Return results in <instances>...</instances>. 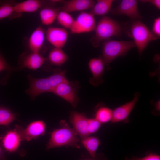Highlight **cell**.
<instances>
[{"label":"cell","instance_id":"6da1fadb","mask_svg":"<svg viewBox=\"0 0 160 160\" xmlns=\"http://www.w3.org/2000/svg\"><path fill=\"white\" fill-rule=\"evenodd\" d=\"M124 30L121 23L110 17L103 16L96 24L95 35L90 41L94 47H97L101 42L120 36Z\"/></svg>","mask_w":160,"mask_h":160},{"label":"cell","instance_id":"7a4b0ae2","mask_svg":"<svg viewBox=\"0 0 160 160\" xmlns=\"http://www.w3.org/2000/svg\"><path fill=\"white\" fill-rule=\"evenodd\" d=\"M60 128L54 130L51 133V137L47 144L46 149L68 146L79 148L78 145L79 139L73 128H71L65 120H61Z\"/></svg>","mask_w":160,"mask_h":160},{"label":"cell","instance_id":"3957f363","mask_svg":"<svg viewBox=\"0 0 160 160\" xmlns=\"http://www.w3.org/2000/svg\"><path fill=\"white\" fill-rule=\"evenodd\" d=\"M135 47L133 41L110 39L105 41L103 44L102 57L106 69H110V64L113 60L120 56H125L128 51Z\"/></svg>","mask_w":160,"mask_h":160},{"label":"cell","instance_id":"277c9868","mask_svg":"<svg viewBox=\"0 0 160 160\" xmlns=\"http://www.w3.org/2000/svg\"><path fill=\"white\" fill-rule=\"evenodd\" d=\"M129 34L134 40L140 57L151 41L157 39L146 25L138 20L132 23Z\"/></svg>","mask_w":160,"mask_h":160},{"label":"cell","instance_id":"5b68a950","mask_svg":"<svg viewBox=\"0 0 160 160\" xmlns=\"http://www.w3.org/2000/svg\"><path fill=\"white\" fill-rule=\"evenodd\" d=\"M79 87L78 82L69 81L56 86L53 89L52 92L65 100L75 108L79 100L78 92Z\"/></svg>","mask_w":160,"mask_h":160},{"label":"cell","instance_id":"8992f818","mask_svg":"<svg viewBox=\"0 0 160 160\" xmlns=\"http://www.w3.org/2000/svg\"><path fill=\"white\" fill-rule=\"evenodd\" d=\"M96 26L94 16L90 12H82L74 19L70 30L73 34L89 33L94 31Z\"/></svg>","mask_w":160,"mask_h":160},{"label":"cell","instance_id":"52a82bcc","mask_svg":"<svg viewBox=\"0 0 160 160\" xmlns=\"http://www.w3.org/2000/svg\"><path fill=\"white\" fill-rule=\"evenodd\" d=\"M46 127V124L43 121L38 120L31 122L25 128L15 125V129L20 135L22 141H29L44 135Z\"/></svg>","mask_w":160,"mask_h":160},{"label":"cell","instance_id":"ba28073f","mask_svg":"<svg viewBox=\"0 0 160 160\" xmlns=\"http://www.w3.org/2000/svg\"><path fill=\"white\" fill-rule=\"evenodd\" d=\"M28 78L29 82V87L25 92L31 96L32 99H34L42 93L52 92L53 88L48 77L38 78L29 75Z\"/></svg>","mask_w":160,"mask_h":160},{"label":"cell","instance_id":"9c48e42d","mask_svg":"<svg viewBox=\"0 0 160 160\" xmlns=\"http://www.w3.org/2000/svg\"><path fill=\"white\" fill-rule=\"evenodd\" d=\"M140 95V92H135L134 98L132 100L113 110V117L111 122L113 123L120 122L129 123V116L137 102Z\"/></svg>","mask_w":160,"mask_h":160},{"label":"cell","instance_id":"30bf717a","mask_svg":"<svg viewBox=\"0 0 160 160\" xmlns=\"http://www.w3.org/2000/svg\"><path fill=\"white\" fill-rule=\"evenodd\" d=\"M110 13L115 15H124L133 19L142 18L136 0H123L116 7L111 9Z\"/></svg>","mask_w":160,"mask_h":160},{"label":"cell","instance_id":"8fae6325","mask_svg":"<svg viewBox=\"0 0 160 160\" xmlns=\"http://www.w3.org/2000/svg\"><path fill=\"white\" fill-rule=\"evenodd\" d=\"M88 119L84 113L71 111L69 121L73 126V128L82 140L89 136Z\"/></svg>","mask_w":160,"mask_h":160},{"label":"cell","instance_id":"7c38bea8","mask_svg":"<svg viewBox=\"0 0 160 160\" xmlns=\"http://www.w3.org/2000/svg\"><path fill=\"white\" fill-rule=\"evenodd\" d=\"M88 67L92 76L89 79L90 84L97 86L102 84L105 65L102 57L91 59L88 63Z\"/></svg>","mask_w":160,"mask_h":160},{"label":"cell","instance_id":"4fadbf2b","mask_svg":"<svg viewBox=\"0 0 160 160\" xmlns=\"http://www.w3.org/2000/svg\"><path fill=\"white\" fill-rule=\"evenodd\" d=\"M46 37L47 41L55 48L62 49L67 42L68 33L64 28L50 27L47 29Z\"/></svg>","mask_w":160,"mask_h":160},{"label":"cell","instance_id":"5bb4252c","mask_svg":"<svg viewBox=\"0 0 160 160\" xmlns=\"http://www.w3.org/2000/svg\"><path fill=\"white\" fill-rule=\"evenodd\" d=\"M21 141L20 135L15 129L8 131L0 139V144L5 152L13 153L18 151Z\"/></svg>","mask_w":160,"mask_h":160},{"label":"cell","instance_id":"9a60e30c","mask_svg":"<svg viewBox=\"0 0 160 160\" xmlns=\"http://www.w3.org/2000/svg\"><path fill=\"white\" fill-rule=\"evenodd\" d=\"M95 3L92 0H71L65 2L62 10L68 13L91 9Z\"/></svg>","mask_w":160,"mask_h":160},{"label":"cell","instance_id":"2e32d148","mask_svg":"<svg viewBox=\"0 0 160 160\" xmlns=\"http://www.w3.org/2000/svg\"><path fill=\"white\" fill-rule=\"evenodd\" d=\"M44 33L40 26L37 27L31 34L28 40V46L32 52L39 53L44 39Z\"/></svg>","mask_w":160,"mask_h":160},{"label":"cell","instance_id":"e0dca14e","mask_svg":"<svg viewBox=\"0 0 160 160\" xmlns=\"http://www.w3.org/2000/svg\"><path fill=\"white\" fill-rule=\"evenodd\" d=\"M47 60L39 53L32 52L23 59L21 67L35 70L41 67Z\"/></svg>","mask_w":160,"mask_h":160},{"label":"cell","instance_id":"ac0fdd59","mask_svg":"<svg viewBox=\"0 0 160 160\" xmlns=\"http://www.w3.org/2000/svg\"><path fill=\"white\" fill-rule=\"evenodd\" d=\"M42 4L41 1L39 0H27L16 4L13 6L14 13L35 12L40 8Z\"/></svg>","mask_w":160,"mask_h":160},{"label":"cell","instance_id":"d6986e66","mask_svg":"<svg viewBox=\"0 0 160 160\" xmlns=\"http://www.w3.org/2000/svg\"><path fill=\"white\" fill-rule=\"evenodd\" d=\"M94 112V118L101 124L111 122L113 110L106 106L103 103H99L95 107Z\"/></svg>","mask_w":160,"mask_h":160},{"label":"cell","instance_id":"ffe728a7","mask_svg":"<svg viewBox=\"0 0 160 160\" xmlns=\"http://www.w3.org/2000/svg\"><path fill=\"white\" fill-rule=\"evenodd\" d=\"M60 9L59 8L45 7L42 9L39 16L42 23L48 25L52 24L56 19Z\"/></svg>","mask_w":160,"mask_h":160},{"label":"cell","instance_id":"44dd1931","mask_svg":"<svg viewBox=\"0 0 160 160\" xmlns=\"http://www.w3.org/2000/svg\"><path fill=\"white\" fill-rule=\"evenodd\" d=\"M113 0H98L91 9L90 12L94 16H104L110 12Z\"/></svg>","mask_w":160,"mask_h":160},{"label":"cell","instance_id":"7402d4cb","mask_svg":"<svg viewBox=\"0 0 160 160\" xmlns=\"http://www.w3.org/2000/svg\"><path fill=\"white\" fill-rule=\"evenodd\" d=\"M68 57L62 49L54 48L49 52L48 59L53 65L60 67L68 59Z\"/></svg>","mask_w":160,"mask_h":160},{"label":"cell","instance_id":"603a6c76","mask_svg":"<svg viewBox=\"0 0 160 160\" xmlns=\"http://www.w3.org/2000/svg\"><path fill=\"white\" fill-rule=\"evenodd\" d=\"M81 140L82 144L88 153L91 156L94 157L98 148L100 144L99 138L95 136H88Z\"/></svg>","mask_w":160,"mask_h":160},{"label":"cell","instance_id":"cb8c5ba5","mask_svg":"<svg viewBox=\"0 0 160 160\" xmlns=\"http://www.w3.org/2000/svg\"><path fill=\"white\" fill-rule=\"evenodd\" d=\"M66 72L65 70L56 69L54 70L53 73L48 77L53 89L60 84L69 82L65 76Z\"/></svg>","mask_w":160,"mask_h":160},{"label":"cell","instance_id":"d4e9b609","mask_svg":"<svg viewBox=\"0 0 160 160\" xmlns=\"http://www.w3.org/2000/svg\"><path fill=\"white\" fill-rule=\"evenodd\" d=\"M15 120L16 115L9 108L0 106V125L8 126Z\"/></svg>","mask_w":160,"mask_h":160},{"label":"cell","instance_id":"484cf974","mask_svg":"<svg viewBox=\"0 0 160 160\" xmlns=\"http://www.w3.org/2000/svg\"><path fill=\"white\" fill-rule=\"evenodd\" d=\"M58 24L65 28L69 30L74 20L72 16L66 12L62 10L58 13L57 18Z\"/></svg>","mask_w":160,"mask_h":160},{"label":"cell","instance_id":"4316f807","mask_svg":"<svg viewBox=\"0 0 160 160\" xmlns=\"http://www.w3.org/2000/svg\"><path fill=\"white\" fill-rule=\"evenodd\" d=\"M13 6L7 1L0 3V20L9 17L14 13Z\"/></svg>","mask_w":160,"mask_h":160},{"label":"cell","instance_id":"83f0119b","mask_svg":"<svg viewBox=\"0 0 160 160\" xmlns=\"http://www.w3.org/2000/svg\"><path fill=\"white\" fill-rule=\"evenodd\" d=\"M19 67H13L8 64L3 56L0 49V72L2 71L11 72L22 68Z\"/></svg>","mask_w":160,"mask_h":160},{"label":"cell","instance_id":"f1b7e54d","mask_svg":"<svg viewBox=\"0 0 160 160\" xmlns=\"http://www.w3.org/2000/svg\"><path fill=\"white\" fill-rule=\"evenodd\" d=\"M124 160H160V156L156 153L148 152L143 157L132 156L129 158L126 156Z\"/></svg>","mask_w":160,"mask_h":160},{"label":"cell","instance_id":"f546056e","mask_svg":"<svg viewBox=\"0 0 160 160\" xmlns=\"http://www.w3.org/2000/svg\"><path fill=\"white\" fill-rule=\"evenodd\" d=\"M88 123L89 135L96 132L100 128L102 124L95 118L88 119Z\"/></svg>","mask_w":160,"mask_h":160},{"label":"cell","instance_id":"4dcf8cb0","mask_svg":"<svg viewBox=\"0 0 160 160\" xmlns=\"http://www.w3.org/2000/svg\"><path fill=\"white\" fill-rule=\"evenodd\" d=\"M79 160H111L102 153H96L95 156L93 157L88 153L83 154Z\"/></svg>","mask_w":160,"mask_h":160},{"label":"cell","instance_id":"1f68e13d","mask_svg":"<svg viewBox=\"0 0 160 160\" xmlns=\"http://www.w3.org/2000/svg\"><path fill=\"white\" fill-rule=\"evenodd\" d=\"M153 35L157 39L160 37V17H159L156 18L154 21L152 30L151 31Z\"/></svg>","mask_w":160,"mask_h":160},{"label":"cell","instance_id":"d6a6232c","mask_svg":"<svg viewBox=\"0 0 160 160\" xmlns=\"http://www.w3.org/2000/svg\"><path fill=\"white\" fill-rule=\"evenodd\" d=\"M151 103L153 104L154 108L152 111V113L154 115H159L160 114V101L157 102L151 101Z\"/></svg>","mask_w":160,"mask_h":160},{"label":"cell","instance_id":"836d02e7","mask_svg":"<svg viewBox=\"0 0 160 160\" xmlns=\"http://www.w3.org/2000/svg\"><path fill=\"white\" fill-rule=\"evenodd\" d=\"M143 3H148L155 6L159 10L160 9V0H140Z\"/></svg>","mask_w":160,"mask_h":160},{"label":"cell","instance_id":"e575fe53","mask_svg":"<svg viewBox=\"0 0 160 160\" xmlns=\"http://www.w3.org/2000/svg\"><path fill=\"white\" fill-rule=\"evenodd\" d=\"M4 151L0 144V160H7L4 154Z\"/></svg>","mask_w":160,"mask_h":160},{"label":"cell","instance_id":"d590c367","mask_svg":"<svg viewBox=\"0 0 160 160\" xmlns=\"http://www.w3.org/2000/svg\"><path fill=\"white\" fill-rule=\"evenodd\" d=\"M51 2H53V3H57V2H60L62 1L61 0H51Z\"/></svg>","mask_w":160,"mask_h":160}]
</instances>
